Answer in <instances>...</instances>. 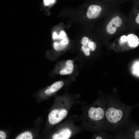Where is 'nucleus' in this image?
Listing matches in <instances>:
<instances>
[{
    "label": "nucleus",
    "mask_w": 139,
    "mask_h": 139,
    "mask_svg": "<svg viewBox=\"0 0 139 139\" xmlns=\"http://www.w3.org/2000/svg\"><path fill=\"white\" fill-rule=\"evenodd\" d=\"M128 32L127 15L121 11L119 5L116 6L105 17L102 32L109 37Z\"/></svg>",
    "instance_id": "obj_1"
},
{
    "label": "nucleus",
    "mask_w": 139,
    "mask_h": 139,
    "mask_svg": "<svg viewBox=\"0 0 139 139\" xmlns=\"http://www.w3.org/2000/svg\"><path fill=\"white\" fill-rule=\"evenodd\" d=\"M127 109L124 106L120 105L110 106L105 113L107 121L113 125L121 123L126 119L128 115Z\"/></svg>",
    "instance_id": "obj_2"
},
{
    "label": "nucleus",
    "mask_w": 139,
    "mask_h": 139,
    "mask_svg": "<svg viewBox=\"0 0 139 139\" xmlns=\"http://www.w3.org/2000/svg\"><path fill=\"white\" fill-rule=\"evenodd\" d=\"M132 8L127 15L129 32H134L139 29V0H132Z\"/></svg>",
    "instance_id": "obj_3"
},
{
    "label": "nucleus",
    "mask_w": 139,
    "mask_h": 139,
    "mask_svg": "<svg viewBox=\"0 0 139 139\" xmlns=\"http://www.w3.org/2000/svg\"><path fill=\"white\" fill-rule=\"evenodd\" d=\"M67 114V112L65 109L54 110L48 115L49 122L52 125L57 123L65 118Z\"/></svg>",
    "instance_id": "obj_4"
},
{
    "label": "nucleus",
    "mask_w": 139,
    "mask_h": 139,
    "mask_svg": "<svg viewBox=\"0 0 139 139\" xmlns=\"http://www.w3.org/2000/svg\"><path fill=\"white\" fill-rule=\"evenodd\" d=\"M105 114L104 109L101 107H91L88 111L89 117L91 119L94 121H97L102 119Z\"/></svg>",
    "instance_id": "obj_5"
},
{
    "label": "nucleus",
    "mask_w": 139,
    "mask_h": 139,
    "mask_svg": "<svg viewBox=\"0 0 139 139\" xmlns=\"http://www.w3.org/2000/svg\"><path fill=\"white\" fill-rule=\"evenodd\" d=\"M71 134V132L70 129H65L58 133L54 134L52 138L53 139H68L70 138Z\"/></svg>",
    "instance_id": "obj_6"
},
{
    "label": "nucleus",
    "mask_w": 139,
    "mask_h": 139,
    "mask_svg": "<svg viewBox=\"0 0 139 139\" xmlns=\"http://www.w3.org/2000/svg\"><path fill=\"white\" fill-rule=\"evenodd\" d=\"M73 68V61L68 60L66 62L65 67L60 71V74L62 75L70 74L72 72Z\"/></svg>",
    "instance_id": "obj_7"
},
{
    "label": "nucleus",
    "mask_w": 139,
    "mask_h": 139,
    "mask_svg": "<svg viewBox=\"0 0 139 139\" xmlns=\"http://www.w3.org/2000/svg\"><path fill=\"white\" fill-rule=\"evenodd\" d=\"M63 85L64 83L62 81H57L53 84L49 89L51 93H52L59 90Z\"/></svg>",
    "instance_id": "obj_8"
},
{
    "label": "nucleus",
    "mask_w": 139,
    "mask_h": 139,
    "mask_svg": "<svg viewBox=\"0 0 139 139\" xmlns=\"http://www.w3.org/2000/svg\"><path fill=\"white\" fill-rule=\"evenodd\" d=\"M129 0H102V2L108 4L114 5H119L127 2Z\"/></svg>",
    "instance_id": "obj_9"
},
{
    "label": "nucleus",
    "mask_w": 139,
    "mask_h": 139,
    "mask_svg": "<svg viewBox=\"0 0 139 139\" xmlns=\"http://www.w3.org/2000/svg\"><path fill=\"white\" fill-rule=\"evenodd\" d=\"M33 136L31 133L29 131L24 132L18 136L16 139H31Z\"/></svg>",
    "instance_id": "obj_10"
},
{
    "label": "nucleus",
    "mask_w": 139,
    "mask_h": 139,
    "mask_svg": "<svg viewBox=\"0 0 139 139\" xmlns=\"http://www.w3.org/2000/svg\"><path fill=\"white\" fill-rule=\"evenodd\" d=\"M88 46L90 51H94L97 48V45L95 42L92 41L91 39L90 40Z\"/></svg>",
    "instance_id": "obj_11"
},
{
    "label": "nucleus",
    "mask_w": 139,
    "mask_h": 139,
    "mask_svg": "<svg viewBox=\"0 0 139 139\" xmlns=\"http://www.w3.org/2000/svg\"><path fill=\"white\" fill-rule=\"evenodd\" d=\"M53 46L55 50L59 51L64 48L65 47V45H62L60 42H55L53 44Z\"/></svg>",
    "instance_id": "obj_12"
},
{
    "label": "nucleus",
    "mask_w": 139,
    "mask_h": 139,
    "mask_svg": "<svg viewBox=\"0 0 139 139\" xmlns=\"http://www.w3.org/2000/svg\"><path fill=\"white\" fill-rule=\"evenodd\" d=\"M90 40L88 38L84 37L82 38L80 42L81 44L84 45L88 46Z\"/></svg>",
    "instance_id": "obj_13"
},
{
    "label": "nucleus",
    "mask_w": 139,
    "mask_h": 139,
    "mask_svg": "<svg viewBox=\"0 0 139 139\" xmlns=\"http://www.w3.org/2000/svg\"><path fill=\"white\" fill-rule=\"evenodd\" d=\"M55 0H43V3L44 5L47 6L54 3Z\"/></svg>",
    "instance_id": "obj_14"
},
{
    "label": "nucleus",
    "mask_w": 139,
    "mask_h": 139,
    "mask_svg": "<svg viewBox=\"0 0 139 139\" xmlns=\"http://www.w3.org/2000/svg\"><path fill=\"white\" fill-rule=\"evenodd\" d=\"M69 42V38L66 37L64 38L60 42V43L64 45H66L68 44Z\"/></svg>",
    "instance_id": "obj_15"
},
{
    "label": "nucleus",
    "mask_w": 139,
    "mask_h": 139,
    "mask_svg": "<svg viewBox=\"0 0 139 139\" xmlns=\"http://www.w3.org/2000/svg\"><path fill=\"white\" fill-rule=\"evenodd\" d=\"M67 35L65 31H62L60 32L59 35V39H63Z\"/></svg>",
    "instance_id": "obj_16"
},
{
    "label": "nucleus",
    "mask_w": 139,
    "mask_h": 139,
    "mask_svg": "<svg viewBox=\"0 0 139 139\" xmlns=\"http://www.w3.org/2000/svg\"><path fill=\"white\" fill-rule=\"evenodd\" d=\"M90 50L88 46H86L83 52L84 55L86 56H88L90 55Z\"/></svg>",
    "instance_id": "obj_17"
},
{
    "label": "nucleus",
    "mask_w": 139,
    "mask_h": 139,
    "mask_svg": "<svg viewBox=\"0 0 139 139\" xmlns=\"http://www.w3.org/2000/svg\"><path fill=\"white\" fill-rule=\"evenodd\" d=\"M134 66V71L135 73L139 75V62L136 63Z\"/></svg>",
    "instance_id": "obj_18"
},
{
    "label": "nucleus",
    "mask_w": 139,
    "mask_h": 139,
    "mask_svg": "<svg viewBox=\"0 0 139 139\" xmlns=\"http://www.w3.org/2000/svg\"><path fill=\"white\" fill-rule=\"evenodd\" d=\"M6 133L3 131H0V139H5L6 138Z\"/></svg>",
    "instance_id": "obj_19"
},
{
    "label": "nucleus",
    "mask_w": 139,
    "mask_h": 139,
    "mask_svg": "<svg viewBox=\"0 0 139 139\" xmlns=\"http://www.w3.org/2000/svg\"><path fill=\"white\" fill-rule=\"evenodd\" d=\"M52 38L54 40H56L59 38V35H58L57 32L55 31L54 32L52 33Z\"/></svg>",
    "instance_id": "obj_20"
},
{
    "label": "nucleus",
    "mask_w": 139,
    "mask_h": 139,
    "mask_svg": "<svg viewBox=\"0 0 139 139\" xmlns=\"http://www.w3.org/2000/svg\"><path fill=\"white\" fill-rule=\"evenodd\" d=\"M135 139H139V130H137L135 132L134 135Z\"/></svg>",
    "instance_id": "obj_21"
},
{
    "label": "nucleus",
    "mask_w": 139,
    "mask_h": 139,
    "mask_svg": "<svg viewBox=\"0 0 139 139\" xmlns=\"http://www.w3.org/2000/svg\"><path fill=\"white\" fill-rule=\"evenodd\" d=\"M96 139H102V138L100 136H98L96 138Z\"/></svg>",
    "instance_id": "obj_22"
}]
</instances>
